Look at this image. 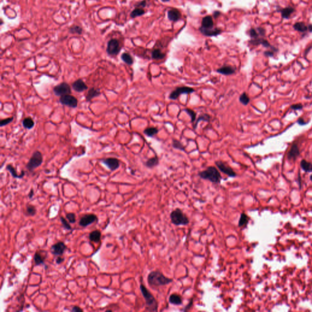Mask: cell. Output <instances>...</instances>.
Segmentation results:
<instances>
[{
	"label": "cell",
	"mask_w": 312,
	"mask_h": 312,
	"mask_svg": "<svg viewBox=\"0 0 312 312\" xmlns=\"http://www.w3.org/2000/svg\"><path fill=\"white\" fill-rule=\"evenodd\" d=\"M147 282L151 286L157 287L168 285L172 282V279L166 277L158 271L151 272L147 275Z\"/></svg>",
	"instance_id": "6da1fadb"
},
{
	"label": "cell",
	"mask_w": 312,
	"mask_h": 312,
	"mask_svg": "<svg viewBox=\"0 0 312 312\" xmlns=\"http://www.w3.org/2000/svg\"><path fill=\"white\" fill-rule=\"evenodd\" d=\"M140 288L145 300L146 310L149 311H157L158 310V302L154 296L143 284H140Z\"/></svg>",
	"instance_id": "7a4b0ae2"
},
{
	"label": "cell",
	"mask_w": 312,
	"mask_h": 312,
	"mask_svg": "<svg viewBox=\"0 0 312 312\" xmlns=\"http://www.w3.org/2000/svg\"><path fill=\"white\" fill-rule=\"evenodd\" d=\"M198 176L201 179L209 180L214 183H219L222 179L219 171L214 166L207 167L206 169L199 172Z\"/></svg>",
	"instance_id": "3957f363"
},
{
	"label": "cell",
	"mask_w": 312,
	"mask_h": 312,
	"mask_svg": "<svg viewBox=\"0 0 312 312\" xmlns=\"http://www.w3.org/2000/svg\"><path fill=\"white\" fill-rule=\"evenodd\" d=\"M170 218L172 223L176 225H186L190 222L188 217L178 208L171 211Z\"/></svg>",
	"instance_id": "277c9868"
},
{
	"label": "cell",
	"mask_w": 312,
	"mask_h": 312,
	"mask_svg": "<svg viewBox=\"0 0 312 312\" xmlns=\"http://www.w3.org/2000/svg\"><path fill=\"white\" fill-rule=\"evenodd\" d=\"M43 163V155L39 151H35L26 164V168L28 171L32 172L35 169L39 167Z\"/></svg>",
	"instance_id": "5b68a950"
},
{
	"label": "cell",
	"mask_w": 312,
	"mask_h": 312,
	"mask_svg": "<svg viewBox=\"0 0 312 312\" xmlns=\"http://www.w3.org/2000/svg\"><path fill=\"white\" fill-rule=\"evenodd\" d=\"M194 91L195 90L194 88L190 87H186V86L178 87L175 90H172L170 93V94L169 95V98L172 100H176L180 96V94H188L194 92Z\"/></svg>",
	"instance_id": "8992f818"
},
{
	"label": "cell",
	"mask_w": 312,
	"mask_h": 312,
	"mask_svg": "<svg viewBox=\"0 0 312 312\" xmlns=\"http://www.w3.org/2000/svg\"><path fill=\"white\" fill-rule=\"evenodd\" d=\"M121 51V46L119 41L116 39H111L107 43L106 51L109 55L116 56Z\"/></svg>",
	"instance_id": "52a82bcc"
},
{
	"label": "cell",
	"mask_w": 312,
	"mask_h": 312,
	"mask_svg": "<svg viewBox=\"0 0 312 312\" xmlns=\"http://www.w3.org/2000/svg\"><path fill=\"white\" fill-rule=\"evenodd\" d=\"M53 92L57 96H62L66 94H70L71 90L69 85L66 82H62L53 88Z\"/></svg>",
	"instance_id": "ba28073f"
},
{
	"label": "cell",
	"mask_w": 312,
	"mask_h": 312,
	"mask_svg": "<svg viewBox=\"0 0 312 312\" xmlns=\"http://www.w3.org/2000/svg\"><path fill=\"white\" fill-rule=\"evenodd\" d=\"M59 101L62 105L71 108H76L78 105L77 98L71 94H66L60 96Z\"/></svg>",
	"instance_id": "9c48e42d"
},
{
	"label": "cell",
	"mask_w": 312,
	"mask_h": 312,
	"mask_svg": "<svg viewBox=\"0 0 312 312\" xmlns=\"http://www.w3.org/2000/svg\"><path fill=\"white\" fill-rule=\"evenodd\" d=\"M215 165L222 173L227 175L229 177H235L236 176V174L233 169L224 162L222 161H215Z\"/></svg>",
	"instance_id": "30bf717a"
},
{
	"label": "cell",
	"mask_w": 312,
	"mask_h": 312,
	"mask_svg": "<svg viewBox=\"0 0 312 312\" xmlns=\"http://www.w3.org/2000/svg\"><path fill=\"white\" fill-rule=\"evenodd\" d=\"M102 162L112 171L116 170L119 167L120 165L119 160L116 158L113 157L104 158L102 160Z\"/></svg>",
	"instance_id": "8fae6325"
},
{
	"label": "cell",
	"mask_w": 312,
	"mask_h": 312,
	"mask_svg": "<svg viewBox=\"0 0 312 312\" xmlns=\"http://www.w3.org/2000/svg\"><path fill=\"white\" fill-rule=\"evenodd\" d=\"M98 217L94 214L89 213L83 215L79 221V225L82 227H87L90 224L97 221Z\"/></svg>",
	"instance_id": "7c38bea8"
},
{
	"label": "cell",
	"mask_w": 312,
	"mask_h": 312,
	"mask_svg": "<svg viewBox=\"0 0 312 312\" xmlns=\"http://www.w3.org/2000/svg\"><path fill=\"white\" fill-rule=\"evenodd\" d=\"M66 249V246L62 241H58L53 244L51 247V251L54 255L61 256Z\"/></svg>",
	"instance_id": "4fadbf2b"
},
{
	"label": "cell",
	"mask_w": 312,
	"mask_h": 312,
	"mask_svg": "<svg viewBox=\"0 0 312 312\" xmlns=\"http://www.w3.org/2000/svg\"><path fill=\"white\" fill-rule=\"evenodd\" d=\"M250 43L252 44H253V45L261 44L263 46H264L265 48H270L271 49L275 51L276 52L277 51V48H275L274 46H272V45H271V44L269 43V41L268 40H266V39H264V38H263L262 37H258V38H255V39H252L250 41Z\"/></svg>",
	"instance_id": "5bb4252c"
},
{
	"label": "cell",
	"mask_w": 312,
	"mask_h": 312,
	"mask_svg": "<svg viewBox=\"0 0 312 312\" xmlns=\"http://www.w3.org/2000/svg\"><path fill=\"white\" fill-rule=\"evenodd\" d=\"M293 28L299 32L302 33H307V32H312V24L307 25L303 22H297L293 25Z\"/></svg>",
	"instance_id": "9a60e30c"
},
{
	"label": "cell",
	"mask_w": 312,
	"mask_h": 312,
	"mask_svg": "<svg viewBox=\"0 0 312 312\" xmlns=\"http://www.w3.org/2000/svg\"><path fill=\"white\" fill-rule=\"evenodd\" d=\"M47 255V252L44 250H40L37 251L34 256V260L35 266L41 265L44 264L45 258Z\"/></svg>",
	"instance_id": "2e32d148"
},
{
	"label": "cell",
	"mask_w": 312,
	"mask_h": 312,
	"mask_svg": "<svg viewBox=\"0 0 312 312\" xmlns=\"http://www.w3.org/2000/svg\"><path fill=\"white\" fill-rule=\"evenodd\" d=\"M72 88L75 91L79 93L82 92L88 89L87 85L84 82V81L81 79H79L75 80L72 83Z\"/></svg>",
	"instance_id": "e0dca14e"
},
{
	"label": "cell",
	"mask_w": 312,
	"mask_h": 312,
	"mask_svg": "<svg viewBox=\"0 0 312 312\" xmlns=\"http://www.w3.org/2000/svg\"><path fill=\"white\" fill-rule=\"evenodd\" d=\"M199 30L204 35H205L207 37L216 36V35L220 34L221 32V30L219 29H217V28L205 29V28L202 27V26L199 28Z\"/></svg>",
	"instance_id": "ac0fdd59"
},
{
	"label": "cell",
	"mask_w": 312,
	"mask_h": 312,
	"mask_svg": "<svg viewBox=\"0 0 312 312\" xmlns=\"http://www.w3.org/2000/svg\"><path fill=\"white\" fill-rule=\"evenodd\" d=\"M236 69L230 65H224L216 69V72L224 76H230L235 73Z\"/></svg>",
	"instance_id": "d6986e66"
},
{
	"label": "cell",
	"mask_w": 312,
	"mask_h": 312,
	"mask_svg": "<svg viewBox=\"0 0 312 312\" xmlns=\"http://www.w3.org/2000/svg\"><path fill=\"white\" fill-rule=\"evenodd\" d=\"M182 16L180 12L177 9H172L168 12V18L170 21H177Z\"/></svg>",
	"instance_id": "ffe728a7"
},
{
	"label": "cell",
	"mask_w": 312,
	"mask_h": 312,
	"mask_svg": "<svg viewBox=\"0 0 312 312\" xmlns=\"http://www.w3.org/2000/svg\"><path fill=\"white\" fill-rule=\"evenodd\" d=\"M300 154V151L298 146L296 144H293L288 152L287 157L289 160H295Z\"/></svg>",
	"instance_id": "44dd1931"
},
{
	"label": "cell",
	"mask_w": 312,
	"mask_h": 312,
	"mask_svg": "<svg viewBox=\"0 0 312 312\" xmlns=\"http://www.w3.org/2000/svg\"><path fill=\"white\" fill-rule=\"evenodd\" d=\"M101 94V91L99 88H95L92 87L90 88L88 91V93L86 95L85 99L87 101H90L93 98L99 96Z\"/></svg>",
	"instance_id": "7402d4cb"
},
{
	"label": "cell",
	"mask_w": 312,
	"mask_h": 312,
	"mask_svg": "<svg viewBox=\"0 0 312 312\" xmlns=\"http://www.w3.org/2000/svg\"><path fill=\"white\" fill-rule=\"evenodd\" d=\"M6 169L8 170L10 173L11 174L12 176L13 177V178H18V179H21L23 177V176H24L25 174V172L24 171H21V173L20 174H18L17 173V171H16V169L10 164H9L6 166Z\"/></svg>",
	"instance_id": "603a6c76"
},
{
	"label": "cell",
	"mask_w": 312,
	"mask_h": 312,
	"mask_svg": "<svg viewBox=\"0 0 312 312\" xmlns=\"http://www.w3.org/2000/svg\"><path fill=\"white\" fill-rule=\"evenodd\" d=\"M213 20L211 16L208 15L202 18V27L205 29H210L213 27Z\"/></svg>",
	"instance_id": "cb8c5ba5"
},
{
	"label": "cell",
	"mask_w": 312,
	"mask_h": 312,
	"mask_svg": "<svg viewBox=\"0 0 312 312\" xmlns=\"http://www.w3.org/2000/svg\"><path fill=\"white\" fill-rule=\"evenodd\" d=\"M169 302L171 304L179 305L182 303V297L176 293L172 294L169 297Z\"/></svg>",
	"instance_id": "d4e9b609"
},
{
	"label": "cell",
	"mask_w": 312,
	"mask_h": 312,
	"mask_svg": "<svg viewBox=\"0 0 312 312\" xmlns=\"http://www.w3.org/2000/svg\"><path fill=\"white\" fill-rule=\"evenodd\" d=\"M101 238V232L98 230L92 231L89 234V239L94 243H99Z\"/></svg>",
	"instance_id": "484cf974"
},
{
	"label": "cell",
	"mask_w": 312,
	"mask_h": 312,
	"mask_svg": "<svg viewBox=\"0 0 312 312\" xmlns=\"http://www.w3.org/2000/svg\"><path fill=\"white\" fill-rule=\"evenodd\" d=\"M295 11V9L292 7H286L285 8L282 9L280 12L282 15V17L283 19H288L291 14Z\"/></svg>",
	"instance_id": "4316f807"
},
{
	"label": "cell",
	"mask_w": 312,
	"mask_h": 312,
	"mask_svg": "<svg viewBox=\"0 0 312 312\" xmlns=\"http://www.w3.org/2000/svg\"><path fill=\"white\" fill-rule=\"evenodd\" d=\"M22 124H23V127L25 129H32L34 127V124H35L33 119L31 117H30V116H28V117H26V118H24L23 121H22Z\"/></svg>",
	"instance_id": "83f0119b"
},
{
	"label": "cell",
	"mask_w": 312,
	"mask_h": 312,
	"mask_svg": "<svg viewBox=\"0 0 312 312\" xmlns=\"http://www.w3.org/2000/svg\"><path fill=\"white\" fill-rule=\"evenodd\" d=\"M165 55H166L165 54L163 53L158 49H156L153 50L152 51V53H151L152 58L153 59H155V60H161V59H163V58H165Z\"/></svg>",
	"instance_id": "f1b7e54d"
},
{
	"label": "cell",
	"mask_w": 312,
	"mask_h": 312,
	"mask_svg": "<svg viewBox=\"0 0 312 312\" xmlns=\"http://www.w3.org/2000/svg\"><path fill=\"white\" fill-rule=\"evenodd\" d=\"M158 164V158L157 156L148 159L145 162V166L149 168H152Z\"/></svg>",
	"instance_id": "f546056e"
},
{
	"label": "cell",
	"mask_w": 312,
	"mask_h": 312,
	"mask_svg": "<svg viewBox=\"0 0 312 312\" xmlns=\"http://www.w3.org/2000/svg\"><path fill=\"white\" fill-rule=\"evenodd\" d=\"M121 58L122 60L128 65H132L133 63V59L130 54L127 52H124L122 54Z\"/></svg>",
	"instance_id": "4dcf8cb0"
},
{
	"label": "cell",
	"mask_w": 312,
	"mask_h": 312,
	"mask_svg": "<svg viewBox=\"0 0 312 312\" xmlns=\"http://www.w3.org/2000/svg\"><path fill=\"white\" fill-rule=\"evenodd\" d=\"M300 166L302 169L307 172H312V163L306 161L305 160H302L300 161Z\"/></svg>",
	"instance_id": "1f68e13d"
},
{
	"label": "cell",
	"mask_w": 312,
	"mask_h": 312,
	"mask_svg": "<svg viewBox=\"0 0 312 312\" xmlns=\"http://www.w3.org/2000/svg\"><path fill=\"white\" fill-rule=\"evenodd\" d=\"M158 132V130L157 128L155 127H147L146 128L144 131H143V133L147 136H149V137H152L154 135H156Z\"/></svg>",
	"instance_id": "d6a6232c"
},
{
	"label": "cell",
	"mask_w": 312,
	"mask_h": 312,
	"mask_svg": "<svg viewBox=\"0 0 312 312\" xmlns=\"http://www.w3.org/2000/svg\"><path fill=\"white\" fill-rule=\"evenodd\" d=\"M211 118V116L208 115V114H207V113H204L202 115H200L198 118L196 120V122L194 123V124H193V128L194 129H196V127H197V124L200 121H206V122H209L210 121V119Z\"/></svg>",
	"instance_id": "836d02e7"
},
{
	"label": "cell",
	"mask_w": 312,
	"mask_h": 312,
	"mask_svg": "<svg viewBox=\"0 0 312 312\" xmlns=\"http://www.w3.org/2000/svg\"><path fill=\"white\" fill-rule=\"evenodd\" d=\"M144 13H145V11L142 8L136 7L130 13V16L132 18H136V17L140 16L143 15V14H144Z\"/></svg>",
	"instance_id": "e575fe53"
},
{
	"label": "cell",
	"mask_w": 312,
	"mask_h": 312,
	"mask_svg": "<svg viewBox=\"0 0 312 312\" xmlns=\"http://www.w3.org/2000/svg\"><path fill=\"white\" fill-rule=\"evenodd\" d=\"M249 222V217L247 214L243 213L240 215V218L238 221V226L239 227H243L246 225Z\"/></svg>",
	"instance_id": "d590c367"
},
{
	"label": "cell",
	"mask_w": 312,
	"mask_h": 312,
	"mask_svg": "<svg viewBox=\"0 0 312 312\" xmlns=\"http://www.w3.org/2000/svg\"><path fill=\"white\" fill-rule=\"evenodd\" d=\"M239 102L244 105H247L250 102V98L246 92L243 93L239 98Z\"/></svg>",
	"instance_id": "8d00e7d4"
},
{
	"label": "cell",
	"mask_w": 312,
	"mask_h": 312,
	"mask_svg": "<svg viewBox=\"0 0 312 312\" xmlns=\"http://www.w3.org/2000/svg\"><path fill=\"white\" fill-rule=\"evenodd\" d=\"M172 147L174 149H179V150L182 151H185V146L182 144V143L180 141H179L177 140H176V139H173L172 140Z\"/></svg>",
	"instance_id": "74e56055"
},
{
	"label": "cell",
	"mask_w": 312,
	"mask_h": 312,
	"mask_svg": "<svg viewBox=\"0 0 312 312\" xmlns=\"http://www.w3.org/2000/svg\"><path fill=\"white\" fill-rule=\"evenodd\" d=\"M69 32L71 34H81L82 33V29L81 27L76 25L72 26L69 29Z\"/></svg>",
	"instance_id": "f35d334b"
},
{
	"label": "cell",
	"mask_w": 312,
	"mask_h": 312,
	"mask_svg": "<svg viewBox=\"0 0 312 312\" xmlns=\"http://www.w3.org/2000/svg\"><path fill=\"white\" fill-rule=\"evenodd\" d=\"M184 111L190 116V117L191 118V122H194V121H195L196 118V112L193 110H191V109H190L189 108H185Z\"/></svg>",
	"instance_id": "ab89813d"
},
{
	"label": "cell",
	"mask_w": 312,
	"mask_h": 312,
	"mask_svg": "<svg viewBox=\"0 0 312 312\" xmlns=\"http://www.w3.org/2000/svg\"><path fill=\"white\" fill-rule=\"evenodd\" d=\"M26 213L29 216H34L36 213V208H35V206L30 205V204L27 205L26 206Z\"/></svg>",
	"instance_id": "60d3db41"
},
{
	"label": "cell",
	"mask_w": 312,
	"mask_h": 312,
	"mask_svg": "<svg viewBox=\"0 0 312 312\" xmlns=\"http://www.w3.org/2000/svg\"><path fill=\"white\" fill-rule=\"evenodd\" d=\"M60 221L62 222V224L63 227V228L66 230H71L72 229V227L71 226V225L69 224V223L68 222V221L67 219H66L65 218H64L63 217L61 216L60 218Z\"/></svg>",
	"instance_id": "b9f144b4"
},
{
	"label": "cell",
	"mask_w": 312,
	"mask_h": 312,
	"mask_svg": "<svg viewBox=\"0 0 312 312\" xmlns=\"http://www.w3.org/2000/svg\"><path fill=\"white\" fill-rule=\"evenodd\" d=\"M249 36L251 37L252 39H255V38H258L260 36V34H258V31L257 30V29H254V28H252V29H250L249 30Z\"/></svg>",
	"instance_id": "7bdbcfd3"
},
{
	"label": "cell",
	"mask_w": 312,
	"mask_h": 312,
	"mask_svg": "<svg viewBox=\"0 0 312 312\" xmlns=\"http://www.w3.org/2000/svg\"><path fill=\"white\" fill-rule=\"evenodd\" d=\"M66 218L69 223H75L76 221V214L74 213H68L66 214Z\"/></svg>",
	"instance_id": "ee69618b"
},
{
	"label": "cell",
	"mask_w": 312,
	"mask_h": 312,
	"mask_svg": "<svg viewBox=\"0 0 312 312\" xmlns=\"http://www.w3.org/2000/svg\"><path fill=\"white\" fill-rule=\"evenodd\" d=\"M13 117H10V118H7L5 119H1L0 121V126L2 127V126L7 125L10 122H11L13 121Z\"/></svg>",
	"instance_id": "f6af8a7d"
},
{
	"label": "cell",
	"mask_w": 312,
	"mask_h": 312,
	"mask_svg": "<svg viewBox=\"0 0 312 312\" xmlns=\"http://www.w3.org/2000/svg\"><path fill=\"white\" fill-rule=\"evenodd\" d=\"M256 29H257V30L258 31V34H260V35L261 37H263V36H264V35H265V29H263V27H257Z\"/></svg>",
	"instance_id": "bcb514c9"
},
{
	"label": "cell",
	"mask_w": 312,
	"mask_h": 312,
	"mask_svg": "<svg viewBox=\"0 0 312 312\" xmlns=\"http://www.w3.org/2000/svg\"><path fill=\"white\" fill-rule=\"evenodd\" d=\"M303 107L302 105L301 104H293L291 106V108H292L293 110H300L302 109Z\"/></svg>",
	"instance_id": "7dc6e473"
},
{
	"label": "cell",
	"mask_w": 312,
	"mask_h": 312,
	"mask_svg": "<svg viewBox=\"0 0 312 312\" xmlns=\"http://www.w3.org/2000/svg\"><path fill=\"white\" fill-rule=\"evenodd\" d=\"M146 5V0H143V1H141L139 2L138 3H137L135 5V6L136 7H140L141 8V7H145Z\"/></svg>",
	"instance_id": "c3c4849f"
},
{
	"label": "cell",
	"mask_w": 312,
	"mask_h": 312,
	"mask_svg": "<svg viewBox=\"0 0 312 312\" xmlns=\"http://www.w3.org/2000/svg\"><path fill=\"white\" fill-rule=\"evenodd\" d=\"M274 52H276L274 50H271V51H264V55H266V56H268V57H272L274 55Z\"/></svg>",
	"instance_id": "681fc988"
},
{
	"label": "cell",
	"mask_w": 312,
	"mask_h": 312,
	"mask_svg": "<svg viewBox=\"0 0 312 312\" xmlns=\"http://www.w3.org/2000/svg\"><path fill=\"white\" fill-rule=\"evenodd\" d=\"M71 311H73V312H80V311H83V309L80 308L78 306H74L72 307V309L71 310Z\"/></svg>",
	"instance_id": "f907efd6"
},
{
	"label": "cell",
	"mask_w": 312,
	"mask_h": 312,
	"mask_svg": "<svg viewBox=\"0 0 312 312\" xmlns=\"http://www.w3.org/2000/svg\"><path fill=\"white\" fill-rule=\"evenodd\" d=\"M63 261H64V258H63L60 257V256H58V257L57 258V259H56V261H56V263H57V264H60V263H62Z\"/></svg>",
	"instance_id": "816d5d0a"
},
{
	"label": "cell",
	"mask_w": 312,
	"mask_h": 312,
	"mask_svg": "<svg viewBox=\"0 0 312 312\" xmlns=\"http://www.w3.org/2000/svg\"><path fill=\"white\" fill-rule=\"evenodd\" d=\"M297 122H298L300 125H305V124L307 123V122L304 121V120H303V119H302L301 118H299V119H298V121H297Z\"/></svg>",
	"instance_id": "f5cc1de1"
},
{
	"label": "cell",
	"mask_w": 312,
	"mask_h": 312,
	"mask_svg": "<svg viewBox=\"0 0 312 312\" xmlns=\"http://www.w3.org/2000/svg\"><path fill=\"white\" fill-rule=\"evenodd\" d=\"M220 14H221V12H219V11H215V12H214V13H213V16L216 18H217L218 16H219L220 15Z\"/></svg>",
	"instance_id": "db71d44e"
},
{
	"label": "cell",
	"mask_w": 312,
	"mask_h": 312,
	"mask_svg": "<svg viewBox=\"0 0 312 312\" xmlns=\"http://www.w3.org/2000/svg\"><path fill=\"white\" fill-rule=\"evenodd\" d=\"M33 196H34V191H33V190H32V189H31V190L30 191V192H29V193L28 196H29V197L30 199H31V198L33 197Z\"/></svg>",
	"instance_id": "11a10c76"
},
{
	"label": "cell",
	"mask_w": 312,
	"mask_h": 312,
	"mask_svg": "<svg viewBox=\"0 0 312 312\" xmlns=\"http://www.w3.org/2000/svg\"><path fill=\"white\" fill-rule=\"evenodd\" d=\"M191 305H192V302L191 301V302H190V303H189L188 305H186V307H185V308L183 310V311H186V310H188L190 308V307Z\"/></svg>",
	"instance_id": "9f6ffc18"
},
{
	"label": "cell",
	"mask_w": 312,
	"mask_h": 312,
	"mask_svg": "<svg viewBox=\"0 0 312 312\" xmlns=\"http://www.w3.org/2000/svg\"><path fill=\"white\" fill-rule=\"evenodd\" d=\"M161 1H163V2H168L169 0H161Z\"/></svg>",
	"instance_id": "6f0895ef"
},
{
	"label": "cell",
	"mask_w": 312,
	"mask_h": 312,
	"mask_svg": "<svg viewBox=\"0 0 312 312\" xmlns=\"http://www.w3.org/2000/svg\"><path fill=\"white\" fill-rule=\"evenodd\" d=\"M310 180H311L312 181V174H311V175L310 176Z\"/></svg>",
	"instance_id": "680465c9"
}]
</instances>
